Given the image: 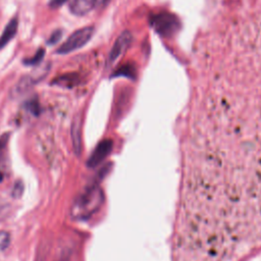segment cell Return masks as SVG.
<instances>
[{"label": "cell", "mask_w": 261, "mask_h": 261, "mask_svg": "<svg viewBox=\"0 0 261 261\" xmlns=\"http://www.w3.org/2000/svg\"><path fill=\"white\" fill-rule=\"evenodd\" d=\"M231 46L188 115L173 261H243L261 249V41Z\"/></svg>", "instance_id": "6da1fadb"}, {"label": "cell", "mask_w": 261, "mask_h": 261, "mask_svg": "<svg viewBox=\"0 0 261 261\" xmlns=\"http://www.w3.org/2000/svg\"><path fill=\"white\" fill-rule=\"evenodd\" d=\"M93 34H94V28L93 27H85V28H82V29L75 31L56 50V53H58V54H68L72 51H75V50L80 49L81 47L85 46L90 41Z\"/></svg>", "instance_id": "7a4b0ae2"}, {"label": "cell", "mask_w": 261, "mask_h": 261, "mask_svg": "<svg viewBox=\"0 0 261 261\" xmlns=\"http://www.w3.org/2000/svg\"><path fill=\"white\" fill-rule=\"evenodd\" d=\"M97 202V193L95 191H89L80 195L72 203L71 216L80 219L87 217L95 209Z\"/></svg>", "instance_id": "3957f363"}, {"label": "cell", "mask_w": 261, "mask_h": 261, "mask_svg": "<svg viewBox=\"0 0 261 261\" xmlns=\"http://www.w3.org/2000/svg\"><path fill=\"white\" fill-rule=\"evenodd\" d=\"M17 28H18V19L17 17H12L6 24L0 37V49L5 47L14 38L17 32Z\"/></svg>", "instance_id": "277c9868"}, {"label": "cell", "mask_w": 261, "mask_h": 261, "mask_svg": "<svg viewBox=\"0 0 261 261\" xmlns=\"http://www.w3.org/2000/svg\"><path fill=\"white\" fill-rule=\"evenodd\" d=\"M95 7V0H72L70 3V12L77 16H83Z\"/></svg>", "instance_id": "5b68a950"}, {"label": "cell", "mask_w": 261, "mask_h": 261, "mask_svg": "<svg viewBox=\"0 0 261 261\" xmlns=\"http://www.w3.org/2000/svg\"><path fill=\"white\" fill-rule=\"evenodd\" d=\"M129 42H130V34L128 32H124L123 34H121L119 36V38L117 39V41L115 42V44L110 52L109 60L111 62H113L124 51V49H126Z\"/></svg>", "instance_id": "8992f818"}, {"label": "cell", "mask_w": 261, "mask_h": 261, "mask_svg": "<svg viewBox=\"0 0 261 261\" xmlns=\"http://www.w3.org/2000/svg\"><path fill=\"white\" fill-rule=\"evenodd\" d=\"M79 83H80V75L74 72L59 75L52 82L53 85H56L62 88H72L76 86Z\"/></svg>", "instance_id": "52a82bcc"}, {"label": "cell", "mask_w": 261, "mask_h": 261, "mask_svg": "<svg viewBox=\"0 0 261 261\" xmlns=\"http://www.w3.org/2000/svg\"><path fill=\"white\" fill-rule=\"evenodd\" d=\"M71 140L74 153L80 155L81 153V118L75 117L71 125Z\"/></svg>", "instance_id": "ba28073f"}, {"label": "cell", "mask_w": 261, "mask_h": 261, "mask_svg": "<svg viewBox=\"0 0 261 261\" xmlns=\"http://www.w3.org/2000/svg\"><path fill=\"white\" fill-rule=\"evenodd\" d=\"M34 84H35V82L33 81L32 76H31V75H25V76H23V77L17 83V85L15 86L14 92H15L16 95L22 94V93L27 92Z\"/></svg>", "instance_id": "9c48e42d"}, {"label": "cell", "mask_w": 261, "mask_h": 261, "mask_svg": "<svg viewBox=\"0 0 261 261\" xmlns=\"http://www.w3.org/2000/svg\"><path fill=\"white\" fill-rule=\"evenodd\" d=\"M44 55H45V50L43 48H40L33 57L24 59L23 63L25 65H39L42 62Z\"/></svg>", "instance_id": "30bf717a"}, {"label": "cell", "mask_w": 261, "mask_h": 261, "mask_svg": "<svg viewBox=\"0 0 261 261\" xmlns=\"http://www.w3.org/2000/svg\"><path fill=\"white\" fill-rule=\"evenodd\" d=\"M10 244V234L8 231H0V251H5Z\"/></svg>", "instance_id": "8fae6325"}, {"label": "cell", "mask_w": 261, "mask_h": 261, "mask_svg": "<svg viewBox=\"0 0 261 261\" xmlns=\"http://www.w3.org/2000/svg\"><path fill=\"white\" fill-rule=\"evenodd\" d=\"M25 107H27V109L32 114L38 115L40 113V105H39L37 100H30V101H28V103L25 104Z\"/></svg>", "instance_id": "7c38bea8"}, {"label": "cell", "mask_w": 261, "mask_h": 261, "mask_svg": "<svg viewBox=\"0 0 261 261\" xmlns=\"http://www.w3.org/2000/svg\"><path fill=\"white\" fill-rule=\"evenodd\" d=\"M61 38H62V31L61 30H56L49 37V39L47 41V44L48 45H55Z\"/></svg>", "instance_id": "4fadbf2b"}, {"label": "cell", "mask_w": 261, "mask_h": 261, "mask_svg": "<svg viewBox=\"0 0 261 261\" xmlns=\"http://www.w3.org/2000/svg\"><path fill=\"white\" fill-rule=\"evenodd\" d=\"M22 191H23V185L21 181H17L15 182L14 187H13V190H12V196L14 198H18L21 196L22 194Z\"/></svg>", "instance_id": "5bb4252c"}, {"label": "cell", "mask_w": 261, "mask_h": 261, "mask_svg": "<svg viewBox=\"0 0 261 261\" xmlns=\"http://www.w3.org/2000/svg\"><path fill=\"white\" fill-rule=\"evenodd\" d=\"M9 140V134L5 133L0 137V152L3 151V149L6 147Z\"/></svg>", "instance_id": "9a60e30c"}, {"label": "cell", "mask_w": 261, "mask_h": 261, "mask_svg": "<svg viewBox=\"0 0 261 261\" xmlns=\"http://www.w3.org/2000/svg\"><path fill=\"white\" fill-rule=\"evenodd\" d=\"M65 2H67V0H50L48 2V6L50 8H58L60 6H62Z\"/></svg>", "instance_id": "2e32d148"}, {"label": "cell", "mask_w": 261, "mask_h": 261, "mask_svg": "<svg viewBox=\"0 0 261 261\" xmlns=\"http://www.w3.org/2000/svg\"><path fill=\"white\" fill-rule=\"evenodd\" d=\"M110 0H95V6L97 7H103L105 6Z\"/></svg>", "instance_id": "e0dca14e"}, {"label": "cell", "mask_w": 261, "mask_h": 261, "mask_svg": "<svg viewBox=\"0 0 261 261\" xmlns=\"http://www.w3.org/2000/svg\"><path fill=\"white\" fill-rule=\"evenodd\" d=\"M3 180V174H2V172L0 171V182Z\"/></svg>", "instance_id": "ac0fdd59"}]
</instances>
